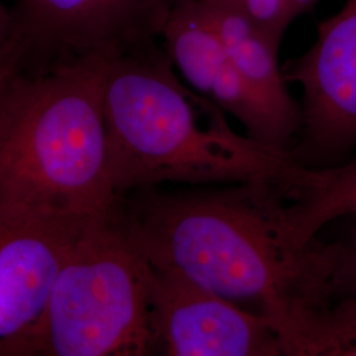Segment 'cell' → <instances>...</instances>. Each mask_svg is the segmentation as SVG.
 <instances>
[{
    "label": "cell",
    "mask_w": 356,
    "mask_h": 356,
    "mask_svg": "<svg viewBox=\"0 0 356 356\" xmlns=\"http://www.w3.org/2000/svg\"><path fill=\"white\" fill-rule=\"evenodd\" d=\"M156 270H177L236 305L335 300L334 242L297 245L275 181L123 195ZM243 307V306H242Z\"/></svg>",
    "instance_id": "1"
},
{
    "label": "cell",
    "mask_w": 356,
    "mask_h": 356,
    "mask_svg": "<svg viewBox=\"0 0 356 356\" xmlns=\"http://www.w3.org/2000/svg\"><path fill=\"white\" fill-rule=\"evenodd\" d=\"M102 102L118 195L166 182L276 181L291 163L289 149L235 132L220 107L179 81L159 42L106 60Z\"/></svg>",
    "instance_id": "2"
},
{
    "label": "cell",
    "mask_w": 356,
    "mask_h": 356,
    "mask_svg": "<svg viewBox=\"0 0 356 356\" xmlns=\"http://www.w3.org/2000/svg\"><path fill=\"white\" fill-rule=\"evenodd\" d=\"M106 60L8 76L0 95V207L89 220L116 201L103 114Z\"/></svg>",
    "instance_id": "3"
},
{
    "label": "cell",
    "mask_w": 356,
    "mask_h": 356,
    "mask_svg": "<svg viewBox=\"0 0 356 356\" xmlns=\"http://www.w3.org/2000/svg\"><path fill=\"white\" fill-rule=\"evenodd\" d=\"M156 269L123 195L82 231L51 286L38 356H145Z\"/></svg>",
    "instance_id": "4"
},
{
    "label": "cell",
    "mask_w": 356,
    "mask_h": 356,
    "mask_svg": "<svg viewBox=\"0 0 356 356\" xmlns=\"http://www.w3.org/2000/svg\"><path fill=\"white\" fill-rule=\"evenodd\" d=\"M175 0H13L0 66L11 76L51 73L160 41Z\"/></svg>",
    "instance_id": "5"
},
{
    "label": "cell",
    "mask_w": 356,
    "mask_h": 356,
    "mask_svg": "<svg viewBox=\"0 0 356 356\" xmlns=\"http://www.w3.org/2000/svg\"><path fill=\"white\" fill-rule=\"evenodd\" d=\"M282 72L302 89L293 163L321 169L350 160L356 149V0L325 20L312 48Z\"/></svg>",
    "instance_id": "6"
},
{
    "label": "cell",
    "mask_w": 356,
    "mask_h": 356,
    "mask_svg": "<svg viewBox=\"0 0 356 356\" xmlns=\"http://www.w3.org/2000/svg\"><path fill=\"white\" fill-rule=\"evenodd\" d=\"M92 219L0 207V356H38L53 282Z\"/></svg>",
    "instance_id": "7"
},
{
    "label": "cell",
    "mask_w": 356,
    "mask_h": 356,
    "mask_svg": "<svg viewBox=\"0 0 356 356\" xmlns=\"http://www.w3.org/2000/svg\"><path fill=\"white\" fill-rule=\"evenodd\" d=\"M148 326L151 355L281 356L261 314L177 270H156Z\"/></svg>",
    "instance_id": "8"
},
{
    "label": "cell",
    "mask_w": 356,
    "mask_h": 356,
    "mask_svg": "<svg viewBox=\"0 0 356 356\" xmlns=\"http://www.w3.org/2000/svg\"><path fill=\"white\" fill-rule=\"evenodd\" d=\"M160 41L189 88L236 118L245 135L270 147L292 148L297 135L243 78L197 0L175 1Z\"/></svg>",
    "instance_id": "9"
},
{
    "label": "cell",
    "mask_w": 356,
    "mask_h": 356,
    "mask_svg": "<svg viewBox=\"0 0 356 356\" xmlns=\"http://www.w3.org/2000/svg\"><path fill=\"white\" fill-rule=\"evenodd\" d=\"M197 3L216 26L232 63L247 83L298 138L302 113L293 101L279 65L280 44L231 8L204 0Z\"/></svg>",
    "instance_id": "10"
},
{
    "label": "cell",
    "mask_w": 356,
    "mask_h": 356,
    "mask_svg": "<svg viewBox=\"0 0 356 356\" xmlns=\"http://www.w3.org/2000/svg\"><path fill=\"white\" fill-rule=\"evenodd\" d=\"M285 202V229L306 245L332 220L356 216V156L341 165L312 169L291 164L275 181Z\"/></svg>",
    "instance_id": "11"
},
{
    "label": "cell",
    "mask_w": 356,
    "mask_h": 356,
    "mask_svg": "<svg viewBox=\"0 0 356 356\" xmlns=\"http://www.w3.org/2000/svg\"><path fill=\"white\" fill-rule=\"evenodd\" d=\"M260 314L277 335L281 356H356V300L329 304L273 300Z\"/></svg>",
    "instance_id": "12"
},
{
    "label": "cell",
    "mask_w": 356,
    "mask_h": 356,
    "mask_svg": "<svg viewBox=\"0 0 356 356\" xmlns=\"http://www.w3.org/2000/svg\"><path fill=\"white\" fill-rule=\"evenodd\" d=\"M234 11L279 44L296 17L289 0H243Z\"/></svg>",
    "instance_id": "13"
},
{
    "label": "cell",
    "mask_w": 356,
    "mask_h": 356,
    "mask_svg": "<svg viewBox=\"0 0 356 356\" xmlns=\"http://www.w3.org/2000/svg\"><path fill=\"white\" fill-rule=\"evenodd\" d=\"M346 218L350 219V226L334 242L335 267L331 285L335 298L348 297L356 300V216Z\"/></svg>",
    "instance_id": "14"
},
{
    "label": "cell",
    "mask_w": 356,
    "mask_h": 356,
    "mask_svg": "<svg viewBox=\"0 0 356 356\" xmlns=\"http://www.w3.org/2000/svg\"><path fill=\"white\" fill-rule=\"evenodd\" d=\"M10 32V8L0 0V51L6 45Z\"/></svg>",
    "instance_id": "15"
},
{
    "label": "cell",
    "mask_w": 356,
    "mask_h": 356,
    "mask_svg": "<svg viewBox=\"0 0 356 356\" xmlns=\"http://www.w3.org/2000/svg\"><path fill=\"white\" fill-rule=\"evenodd\" d=\"M319 0H289L291 6H292L293 13L297 16L302 15V13L312 11V8L318 3Z\"/></svg>",
    "instance_id": "16"
},
{
    "label": "cell",
    "mask_w": 356,
    "mask_h": 356,
    "mask_svg": "<svg viewBox=\"0 0 356 356\" xmlns=\"http://www.w3.org/2000/svg\"><path fill=\"white\" fill-rule=\"evenodd\" d=\"M204 1H210V3H216L219 6H223V7H227V8H236L243 0H204Z\"/></svg>",
    "instance_id": "17"
},
{
    "label": "cell",
    "mask_w": 356,
    "mask_h": 356,
    "mask_svg": "<svg viewBox=\"0 0 356 356\" xmlns=\"http://www.w3.org/2000/svg\"><path fill=\"white\" fill-rule=\"evenodd\" d=\"M7 79H8L7 72L0 66V95H1V92H3V90H4L6 83H7Z\"/></svg>",
    "instance_id": "18"
}]
</instances>
